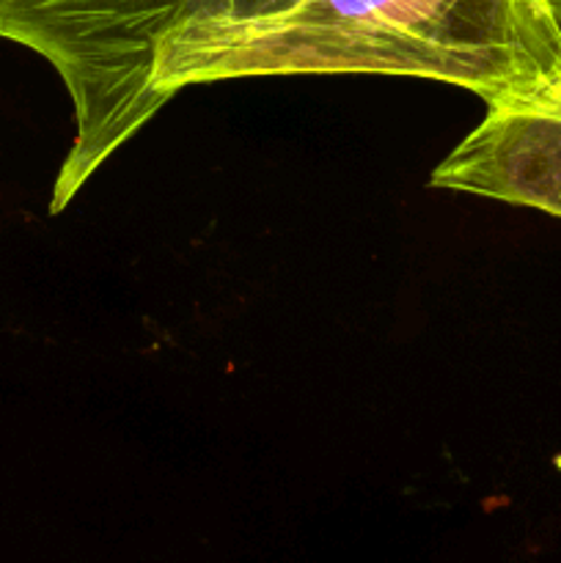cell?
Masks as SVG:
<instances>
[{
  "label": "cell",
  "instance_id": "6da1fadb",
  "mask_svg": "<svg viewBox=\"0 0 561 563\" xmlns=\"http://www.w3.org/2000/svg\"><path fill=\"white\" fill-rule=\"evenodd\" d=\"M273 75H402L526 102L561 82L550 0H297L165 58L154 110L190 86Z\"/></svg>",
  "mask_w": 561,
  "mask_h": 563
},
{
  "label": "cell",
  "instance_id": "7a4b0ae2",
  "mask_svg": "<svg viewBox=\"0 0 561 563\" xmlns=\"http://www.w3.org/2000/svg\"><path fill=\"white\" fill-rule=\"evenodd\" d=\"M297 0H0V38L42 55L75 108V141L61 163L58 214L124 148L154 110V80L179 44L278 14Z\"/></svg>",
  "mask_w": 561,
  "mask_h": 563
},
{
  "label": "cell",
  "instance_id": "3957f363",
  "mask_svg": "<svg viewBox=\"0 0 561 563\" xmlns=\"http://www.w3.org/2000/svg\"><path fill=\"white\" fill-rule=\"evenodd\" d=\"M429 185L539 209L561 220V104H490Z\"/></svg>",
  "mask_w": 561,
  "mask_h": 563
},
{
  "label": "cell",
  "instance_id": "277c9868",
  "mask_svg": "<svg viewBox=\"0 0 561 563\" xmlns=\"http://www.w3.org/2000/svg\"><path fill=\"white\" fill-rule=\"evenodd\" d=\"M550 9H553L556 25H559V33H561V0H550ZM526 102H528V99H526ZM537 102H559L561 104V82L553 88V91H548L544 97H539Z\"/></svg>",
  "mask_w": 561,
  "mask_h": 563
}]
</instances>
